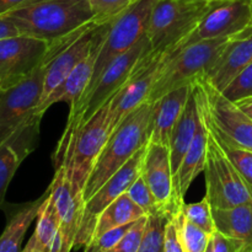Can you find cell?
<instances>
[{
	"label": "cell",
	"instance_id": "cell-6",
	"mask_svg": "<svg viewBox=\"0 0 252 252\" xmlns=\"http://www.w3.org/2000/svg\"><path fill=\"white\" fill-rule=\"evenodd\" d=\"M228 41L229 38L206 39L172 52L165 62L148 101L155 102L169 91L189 85L206 75Z\"/></svg>",
	"mask_w": 252,
	"mask_h": 252
},
{
	"label": "cell",
	"instance_id": "cell-1",
	"mask_svg": "<svg viewBox=\"0 0 252 252\" xmlns=\"http://www.w3.org/2000/svg\"><path fill=\"white\" fill-rule=\"evenodd\" d=\"M11 20L20 34L61 43L94 21L88 0H30L2 15Z\"/></svg>",
	"mask_w": 252,
	"mask_h": 252
},
{
	"label": "cell",
	"instance_id": "cell-22",
	"mask_svg": "<svg viewBox=\"0 0 252 252\" xmlns=\"http://www.w3.org/2000/svg\"><path fill=\"white\" fill-rule=\"evenodd\" d=\"M201 118L202 115L198 98H197L194 88H192L191 95H189L186 106L172 129L171 138H170L169 148L174 176L179 170L180 164L189 150V145L192 144L194 137H196Z\"/></svg>",
	"mask_w": 252,
	"mask_h": 252
},
{
	"label": "cell",
	"instance_id": "cell-41",
	"mask_svg": "<svg viewBox=\"0 0 252 252\" xmlns=\"http://www.w3.org/2000/svg\"><path fill=\"white\" fill-rule=\"evenodd\" d=\"M30 0H0V16L17 9Z\"/></svg>",
	"mask_w": 252,
	"mask_h": 252
},
{
	"label": "cell",
	"instance_id": "cell-38",
	"mask_svg": "<svg viewBox=\"0 0 252 252\" xmlns=\"http://www.w3.org/2000/svg\"><path fill=\"white\" fill-rule=\"evenodd\" d=\"M164 252H184L181 241H180L177 226L175 224L172 217L169 219V221L166 223V226H165Z\"/></svg>",
	"mask_w": 252,
	"mask_h": 252
},
{
	"label": "cell",
	"instance_id": "cell-17",
	"mask_svg": "<svg viewBox=\"0 0 252 252\" xmlns=\"http://www.w3.org/2000/svg\"><path fill=\"white\" fill-rule=\"evenodd\" d=\"M140 174L152 189L160 211L172 217L177 209L181 208L185 201L179 202L176 199L169 145L147 143Z\"/></svg>",
	"mask_w": 252,
	"mask_h": 252
},
{
	"label": "cell",
	"instance_id": "cell-40",
	"mask_svg": "<svg viewBox=\"0 0 252 252\" xmlns=\"http://www.w3.org/2000/svg\"><path fill=\"white\" fill-rule=\"evenodd\" d=\"M20 31L16 27V25L7 19L6 16H0V41L10 37L19 36Z\"/></svg>",
	"mask_w": 252,
	"mask_h": 252
},
{
	"label": "cell",
	"instance_id": "cell-19",
	"mask_svg": "<svg viewBox=\"0 0 252 252\" xmlns=\"http://www.w3.org/2000/svg\"><path fill=\"white\" fill-rule=\"evenodd\" d=\"M192 88L193 83L180 86L153 102L147 132V143L169 145L172 129L186 106Z\"/></svg>",
	"mask_w": 252,
	"mask_h": 252
},
{
	"label": "cell",
	"instance_id": "cell-24",
	"mask_svg": "<svg viewBox=\"0 0 252 252\" xmlns=\"http://www.w3.org/2000/svg\"><path fill=\"white\" fill-rule=\"evenodd\" d=\"M216 230L245 244L252 252V202L231 208H212Z\"/></svg>",
	"mask_w": 252,
	"mask_h": 252
},
{
	"label": "cell",
	"instance_id": "cell-30",
	"mask_svg": "<svg viewBox=\"0 0 252 252\" xmlns=\"http://www.w3.org/2000/svg\"><path fill=\"white\" fill-rule=\"evenodd\" d=\"M204 120H206V118H204ZM209 130H211L212 134L214 135V138H216L217 142H218L219 147H220L221 150L225 153V155L228 157V159L230 160L231 164L235 166V169L238 170L239 174L244 177V180L248 182L249 186L252 189V152L251 150L239 147V145L234 144V143L219 137V135L217 134L216 132H213L211 128H209Z\"/></svg>",
	"mask_w": 252,
	"mask_h": 252
},
{
	"label": "cell",
	"instance_id": "cell-37",
	"mask_svg": "<svg viewBox=\"0 0 252 252\" xmlns=\"http://www.w3.org/2000/svg\"><path fill=\"white\" fill-rule=\"evenodd\" d=\"M213 252H245V244L236 239L229 238L219 231H214L211 238Z\"/></svg>",
	"mask_w": 252,
	"mask_h": 252
},
{
	"label": "cell",
	"instance_id": "cell-34",
	"mask_svg": "<svg viewBox=\"0 0 252 252\" xmlns=\"http://www.w3.org/2000/svg\"><path fill=\"white\" fill-rule=\"evenodd\" d=\"M126 193L128 194V197H129L137 206H139L140 208L144 211V213L147 214V216L157 213V212H162L160 211L159 206H158L157 201H155L154 196H153L152 193V189H149V186H148V184L145 182L142 174H140L139 177L130 185V187L128 189V191L126 192Z\"/></svg>",
	"mask_w": 252,
	"mask_h": 252
},
{
	"label": "cell",
	"instance_id": "cell-11",
	"mask_svg": "<svg viewBox=\"0 0 252 252\" xmlns=\"http://www.w3.org/2000/svg\"><path fill=\"white\" fill-rule=\"evenodd\" d=\"M145 145L135 153L134 157L125 166H122L116 174H113L90 198L86 199L85 206H84L83 219H81L74 248L75 246L85 248L93 241L96 223H97L98 217L102 213L103 209L110 206L118 197L126 193L130 185L139 177L145 154Z\"/></svg>",
	"mask_w": 252,
	"mask_h": 252
},
{
	"label": "cell",
	"instance_id": "cell-25",
	"mask_svg": "<svg viewBox=\"0 0 252 252\" xmlns=\"http://www.w3.org/2000/svg\"><path fill=\"white\" fill-rule=\"evenodd\" d=\"M144 216H147L144 211L139 206H137L128 197L127 193H123L122 196L115 199L110 206L106 207L102 213L100 214L97 223H96L95 231H94L93 241L112 229L134 223Z\"/></svg>",
	"mask_w": 252,
	"mask_h": 252
},
{
	"label": "cell",
	"instance_id": "cell-12",
	"mask_svg": "<svg viewBox=\"0 0 252 252\" xmlns=\"http://www.w3.org/2000/svg\"><path fill=\"white\" fill-rule=\"evenodd\" d=\"M49 43L19 34L0 41V89L6 90L21 83L46 63Z\"/></svg>",
	"mask_w": 252,
	"mask_h": 252
},
{
	"label": "cell",
	"instance_id": "cell-31",
	"mask_svg": "<svg viewBox=\"0 0 252 252\" xmlns=\"http://www.w3.org/2000/svg\"><path fill=\"white\" fill-rule=\"evenodd\" d=\"M138 0H88L96 24L113 22Z\"/></svg>",
	"mask_w": 252,
	"mask_h": 252
},
{
	"label": "cell",
	"instance_id": "cell-7",
	"mask_svg": "<svg viewBox=\"0 0 252 252\" xmlns=\"http://www.w3.org/2000/svg\"><path fill=\"white\" fill-rule=\"evenodd\" d=\"M207 125L219 137L252 152V120L204 76L193 81Z\"/></svg>",
	"mask_w": 252,
	"mask_h": 252
},
{
	"label": "cell",
	"instance_id": "cell-26",
	"mask_svg": "<svg viewBox=\"0 0 252 252\" xmlns=\"http://www.w3.org/2000/svg\"><path fill=\"white\" fill-rule=\"evenodd\" d=\"M59 228H61V219H59L58 212H57L53 201L51 198V192H49L48 187V194H47L41 208H39L36 229L32 234L34 243L42 252L48 251Z\"/></svg>",
	"mask_w": 252,
	"mask_h": 252
},
{
	"label": "cell",
	"instance_id": "cell-10",
	"mask_svg": "<svg viewBox=\"0 0 252 252\" xmlns=\"http://www.w3.org/2000/svg\"><path fill=\"white\" fill-rule=\"evenodd\" d=\"M174 51L158 52L150 49L143 56L132 75L110 100L111 134L120 123L138 106L149 100L157 79Z\"/></svg>",
	"mask_w": 252,
	"mask_h": 252
},
{
	"label": "cell",
	"instance_id": "cell-42",
	"mask_svg": "<svg viewBox=\"0 0 252 252\" xmlns=\"http://www.w3.org/2000/svg\"><path fill=\"white\" fill-rule=\"evenodd\" d=\"M234 103H235V105L238 106V107L240 108V110L243 111L246 116H249V117L252 120V96H249V97H245V98H241V100L236 101V102H234Z\"/></svg>",
	"mask_w": 252,
	"mask_h": 252
},
{
	"label": "cell",
	"instance_id": "cell-2",
	"mask_svg": "<svg viewBox=\"0 0 252 252\" xmlns=\"http://www.w3.org/2000/svg\"><path fill=\"white\" fill-rule=\"evenodd\" d=\"M152 110L153 102L145 101L132 111L113 130L85 185V201L147 144V132Z\"/></svg>",
	"mask_w": 252,
	"mask_h": 252
},
{
	"label": "cell",
	"instance_id": "cell-5",
	"mask_svg": "<svg viewBox=\"0 0 252 252\" xmlns=\"http://www.w3.org/2000/svg\"><path fill=\"white\" fill-rule=\"evenodd\" d=\"M212 2L202 0H159L150 15L145 33L152 51H176L184 46Z\"/></svg>",
	"mask_w": 252,
	"mask_h": 252
},
{
	"label": "cell",
	"instance_id": "cell-46",
	"mask_svg": "<svg viewBox=\"0 0 252 252\" xmlns=\"http://www.w3.org/2000/svg\"><path fill=\"white\" fill-rule=\"evenodd\" d=\"M202 1H208V2H212V1H217V0H202Z\"/></svg>",
	"mask_w": 252,
	"mask_h": 252
},
{
	"label": "cell",
	"instance_id": "cell-13",
	"mask_svg": "<svg viewBox=\"0 0 252 252\" xmlns=\"http://www.w3.org/2000/svg\"><path fill=\"white\" fill-rule=\"evenodd\" d=\"M46 63L25 80L0 91V145L36 111L43 91Z\"/></svg>",
	"mask_w": 252,
	"mask_h": 252
},
{
	"label": "cell",
	"instance_id": "cell-33",
	"mask_svg": "<svg viewBox=\"0 0 252 252\" xmlns=\"http://www.w3.org/2000/svg\"><path fill=\"white\" fill-rule=\"evenodd\" d=\"M182 211H184L185 217L192 224L201 228L206 233L212 235L216 231V224H214L212 206L206 196L199 202H196V203H184Z\"/></svg>",
	"mask_w": 252,
	"mask_h": 252
},
{
	"label": "cell",
	"instance_id": "cell-21",
	"mask_svg": "<svg viewBox=\"0 0 252 252\" xmlns=\"http://www.w3.org/2000/svg\"><path fill=\"white\" fill-rule=\"evenodd\" d=\"M196 91V90H194ZM197 95V94H196ZM198 98V97H197ZM199 102V101H198ZM201 107V103H199ZM201 123L197 129L196 137L189 145V150L185 154L179 170L175 174V189H176V199L179 202L185 201V194L189 191V186L201 172L204 171L207 159V150L209 142V128L204 120L201 107Z\"/></svg>",
	"mask_w": 252,
	"mask_h": 252
},
{
	"label": "cell",
	"instance_id": "cell-29",
	"mask_svg": "<svg viewBox=\"0 0 252 252\" xmlns=\"http://www.w3.org/2000/svg\"><path fill=\"white\" fill-rule=\"evenodd\" d=\"M147 217V224L138 252H164L165 226L171 216L164 212H157Z\"/></svg>",
	"mask_w": 252,
	"mask_h": 252
},
{
	"label": "cell",
	"instance_id": "cell-32",
	"mask_svg": "<svg viewBox=\"0 0 252 252\" xmlns=\"http://www.w3.org/2000/svg\"><path fill=\"white\" fill-rule=\"evenodd\" d=\"M21 162V159L11 145L7 143L0 145V207L4 204L7 187Z\"/></svg>",
	"mask_w": 252,
	"mask_h": 252
},
{
	"label": "cell",
	"instance_id": "cell-39",
	"mask_svg": "<svg viewBox=\"0 0 252 252\" xmlns=\"http://www.w3.org/2000/svg\"><path fill=\"white\" fill-rule=\"evenodd\" d=\"M132 224H128V225H123V226H120V228L112 229V230L107 231V233H105L103 235H101L100 238L96 239V240L94 241L97 243V245L100 246L103 251L110 250V249H112L113 246L117 245L118 241L123 238V235L127 233V230L130 228Z\"/></svg>",
	"mask_w": 252,
	"mask_h": 252
},
{
	"label": "cell",
	"instance_id": "cell-48",
	"mask_svg": "<svg viewBox=\"0 0 252 252\" xmlns=\"http://www.w3.org/2000/svg\"><path fill=\"white\" fill-rule=\"evenodd\" d=\"M0 91H1V89H0Z\"/></svg>",
	"mask_w": 252,
	"mask_h": 252
},
{
	"label": "cell",
	"instance_id": "cell-9",
	"mask_svg": "<svg viewBox=\"0 0 252 252\" xmlns=\"http://www.w3.org/2000/svg\"><path fill=\"white\" fill-rule=\"evenodd\" d=\"M203 172L206 197L212 208H231L252 202V189L219 147L211 130Z\"/></svg>",
	"mask_w": 252,
	"mask_h": 252
},
{
	"label": "cell",
	"instance_id": "cell-18",
	"mask_svg": "<svg viewBox=\"0 0 252 252\" xmlns=\"http://www.w3.org/2000/svg\"><path fill=\"white\" fill-rule=\"evenodd\" d=\"M252 63V25L226 42L220 56L204 78L219 91Z\"/></svg>",
	"mask_w": 252,
	"mask_h": 252
},
{
	"label": "cell",
	"instance_id": "cell-28",
	"mask_svg": "<svg viewBox=\"0 0 252 252\" xmlns=\"http://www.w3.org/2000/svg\"><path fill=\"white\" fill-rule=\"evenodd\" d=\"M172 219L177 226L184 252H206L212 238L211 234L192 224L185 217L182 207L172 214Z\"/></svg>",
	"mask_w": 252,
	"mask_h": 252
},
{
	"label": "cell",
	"instance_id": "cell-27",
	"mask_svg": "<svg viewBox=\"0 0 252 252\" xmlns=\"http://www.w3.org/2000/svg\"><path fill=\"white\" fill-rule=\"evenodd\" d=\"M42 115L34 111L6 140L9 145L16 152L21 161H24L27 155L31 154L37 147L39 135V123H41Z\"/></svg>",
	"mask_w": 252,
	"mask_h": 252
},
{
	"label": "cell",
	"instance_id": "cell-45",
	"mask_svg": "<svg viewBox=\"0 0 252 252\" xmlns=\"http://www.w3.org/2000/svg\"><path fill=\"white\" fill-rule=\"evenodd\" d=\"M206 252H213V246H212L211 241H209V245H208V248H207Z\"/></svg>",
	"mask_w": 252,
	"mask_h": 252
},
{
	"label": "cell",
	"instance_id": "cell-44",
	"mask_svg": "<svg viewBox=\"0 0 252 252\" xmlns=\"http://www.w3.org/2000/svg\"><path fill=\"white\" fill-rule=\"evenodd\" d=\"M84 252H105V251H103L102 249L97 245V243H95V241H91L89 245L85 246V250H84Z\"/></svg>",
	"mask_w": 252,
	"mask_h": 252
},
{
	"label": "cell",
	"instance_id": "cell-23",
	"mask_svg": "<svg viewBox=\"0 0 252 252\" xmlns=\"http://www.w3.org/2000/svg\"><path fill=\"white\" fill-rule=\"evenodd\" d=\"M47 194L48 189L38 199L12 207V211L7 214L6 226L0 235V252H21L25 235L34 219H37Z\"/></svg>",
	"mask_w": 252,
	"mask_h": 252
},
{
	"label": "cell",
	"instance_id": "cell-43",
	"mask_svg": "<svg viewBox=\"0 0 252 252\" xmlns=\"http://www.w3.org/2000/svg\"><path fill=\"white\" fill-rule=\"evenodd\" d=\"M21 252H42V251L39 250V248L36 245V243H34L33 238L31 236L29 240V243H27V245L25 246V249Z\"/></svg>",
	"mask_w": 252,
	"mask_h": 252
},
{
	"label": "cell",
	"instance_id": "cell-4",
	"mask_svg": "<svg viewBox=\"0 0 252 252\" xmlns=\"http://www.w3.org/2000/svg\"><path fill=\"white\" fill-rule=\"evenodd\" d=\"M150 49L152 48L149 41L147 36H144L129 51L116 58L102 71L91 90L70 107L65 130L61 140H66L70 135H73L89 118L93 117L94 113L97 112L120 91V89L135 70L143 56Z\"/></svg>",
	"mask_w": 252,
	"mask_h": 252
},
{
	"label": "cell",
	"instance_id": "cell-47",
	"mask_svg": "<svg viewBox=\"0 0 252 252\" xmlns=\"http://www.w3.org/2000/svg\"><path fill=\"white\" fill-rule=\"evenodd\" d=\"M251 5H252V0H251Z\"/></svg>",
	"mask_w": 252,
	"mask_h": 252
},
{
	"label": "cell",
	"instance_id": "cell-8",
	"mask_svg": "<svg viewBox=\"0 0 252 252\" xmlns=\"http://www.w3.org/2000/svg\"><path fill=\"white\" fill-rule=\"evenodd\" d=\"M158 1L159 0H138L111 24L107 34L98 49L91 83L89 84L84 95L91 90L102 71L116 58L129 51L145 36L150 15Z\"/></svg>",
	"mask_w": 252,
	"mask_h": 252
},
{
	"label": "cell",
	"instance_id": "cell-20",
	"mask_svg": "<svg viewBox=\"0 0 252 252\" xmlns=\"http://www.w3.org/2000/svg\"><path fill=\"white\" fill-rule=\"evenodd\" d=\"M105 39V38H103ZM102 41L95 44L93 51L89 53L88 57L83 59L73 70L70 71L68 76L52 91L48 97L42 101L36 107V112L43 116L44 112L51 107L52 105L57 102H68L71 106L75 105L81 96L85 94L89 84L91 83V79L94 75V69H95L96 58H97L98 49L102 44Z\"/></svg>",
	"mask_w": 252,
	"mask_h": 252
},
{
	"label": "cell",
	"instance_id": "cell-14",
	"mask_svg": "<svg viewBox=\"0 0 252 252\" xmlns=\"http://www.w3.org/2000/svg\"><path fill=\"white\" fill-rule=\"evenodd\" d=\"M252 25L251 0H217L182 47L199 41L230 38Z\"/></svg>",
	"mask_w": 252,
	"mask_h": 252
},
{
	"label": "cell",
	"instance_id": "cell-3",
	"mask_svg": "<svg viewBox=\"0 0 252 252\" xmlns=\"http://www.w3.org/2000/svg\"><path fill=\"white\" fill-rule=\"evenodd\" d=\"M111 135L110 101L89 118L73 135L58 143L54 162L64 159L70 172L71 186L84 194L89 176Z\"/></svg>",
	"mask_w": 252,
	"mask_h": 252
},
{
	"label": "cell",
	"instance_id": "cell-36",
	"mask_svg": "<svg viewBox=\"0 0 252 252\" xmlns=\"http://www.w3.org/2000/svg\"><path fill=\"white\" fill-rule=\"evenodd\" d=\"M147 218L148 217L144 216L134 221L127 230V233L123 235V238L118 241L117 245L105 252H138L140 243H142L145 224H147Z\"/></svg>",
	"mask_w": 252,
	"mask_h": 252
},
{
	"label": "cell",
	"instance_id": "cell-16",
	"mask_svg": "<svg viewBox=\"0 0 252 252\" xmlns=\"http://www.w3.org/2000/svg\"><path fill=\"white\" fill-rule=\"evenodd\" d=\"M111 24L112 22L98 25L94 21L81 36L71 41L64 48L57 52L54 56L47 59L43 79V91H42L39 103L46 100L49 94L70 74V71L85 57L89 56L96 43L105 38Z\"/></svg>",
	"mask_w": 252,
	"mask_h": 252
},
{
	"label": "cell",
	"instance_id": "cell-15",
	"mask_svg": "<svg viewBox=\"0 0 252 252\" xmlns=\"http://www.w3.org/2000/svg\"><path fill=\"white\" fill-rule=\"evenodd\" d=\"M56 172L49 186L51 198L61 219V233L64 251L70 252L83 219L85 199L84 194L75 192L71 186L70 172L64 159L54 162Z\"/></svg>",
	"mask_w": 252,
	"mask_h": 252
},
{
	"label": "cell",
	"instance_id": "cell-35",
	"mask_svg": "<svg viewBox=\"0 0 252 252\" xmlns=\"http://www.w3.org/2000/svg\"><path fill=\"white\" fill-rule=\"evenodd\" d=\"M220 93L231 102L252 96V63L240 71Z\"/></svg>",
	"mask_w": 252,
	"mask_h": 252
}]
</instances>
